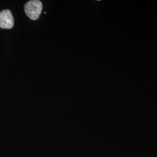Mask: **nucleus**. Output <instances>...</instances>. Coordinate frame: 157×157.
Returning a JSON list of instances; mask_svg holds the SVG:
<instances>
[{"instance_id": "nucleus-1", "label": "nucleus", "mask_w": 157, "mask_h": 157, "mask_svg": "<svg viewBox=\"0 0 157 157\" xmlns=\"http://www.w3.org/2000/svg\"><path fill=\"white\" fill-rule=\"evenodd\" d=\"M26 15L32 20H37L43 10L42 2L38 0H32L25 5Z\"/></svg>"}, {"instance_id": "nucleus-2", "label": "nucleus", "mask_w": 157, "mask_h": 157, "mask_svg": "<svg viewBox=\"0 0 157 157\" xmlns=\"http://www.w3.org/2000/svg\"><path fill=\"white\" fill-rule=\"evenodd\" d=\"M14 25L13 17L11 12L8 10L0 12V28L6 29H10Z\"/></svg>"}]
</instances>
